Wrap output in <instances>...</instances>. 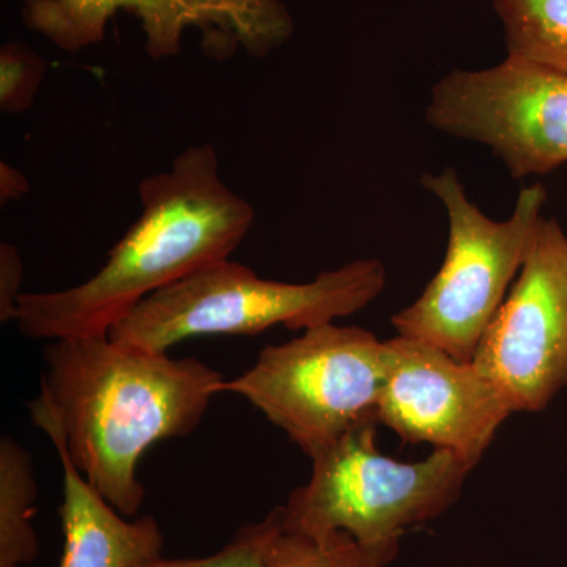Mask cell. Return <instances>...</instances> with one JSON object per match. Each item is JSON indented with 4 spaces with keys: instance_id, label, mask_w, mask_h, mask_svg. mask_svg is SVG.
<instances>
[{
    "instance_id": "cell-1",
    "label": "cell",
    "mask_w": 567,
    "mask_h": 567,
    "mask_svg": "<svg viewBox=\"0 0 567 567\" xmlns=\"http://www.w3.org/2000/svg\"><path fill=\"white\" fill-rule=\"evenodd\" d=\"M31 420L126 517L145 498L137 466L148 447L193 434L223 375L196 358L145 352L110 336L50 341Z\"/></svg>"
},
{
    "instance_id": "cell-2",
    "label": "cell",
    "mask_w": 567,
    "mask_h": 567,
    "mask_svg": "<svg viewBox=\"0 0 567 567\" xmlns=\"http://www.w3.org/2000/svg\"><path fill=\"white\" fill-rule=\"evenodd\" d=\"M141 215L87 281L24 292L18 328L32 341L102 336L151 295L219 260L251 230L252 205L227 186L210 144L175 156L140 185Z\"/></svg>"
},
{
    "instance_id": "cell-3",
    "label": "cell",
    "mask_w": 567,
    "mask_h": 567,
    "mask_svg": "<svg viewBox=\"0 0 567 567\" xmlns=\"http://www.w3.org/2000/svg\"><path fill=\"white\" fill-rule=\"evenodd\" d=\"M386 281L379 259L353 260L298 284L264 279L244 264L219 260L145 298L107 336L167 353L194 336L259 334L276 324L305 331L361 311Z\"/></svg>"
},
{
    "instance_id": "cell-4",
    "label": "cell",
    "mask_w": 567,
    "mask_h": 567,
    "mask_svg": "<svg viewBox=\"0 0 567 567\" xmlns=\"http://www.w3.org/2000/svg\"><path fill=\"white\" fill-rule=\"evenodd\" d=\"M379 425H360L311 458L308 483L281 506L284 533H346L388 566L406 529L442 517L461 498L473 466L443 450L420 462L388 457L377 446Z\"/></svg>"
},
{
    "instance_id": "cell-5",
    "label": "cell",
    "mask_w": 567,
    "mask_h": 567,
    "mask_svg": "<svg viewBox=\"0 0 567 567\" xmlns=\"http://www.w3.org/2000/svg\"><path fill=\"white\" fill-rule=\"evenodd\" d=\"M421 186L445 208V259L423 293L391 317L395 333L472 363L527 257L547 192L522 188L509 218L495 221L472 203L454 167L423 174Z\"/></svg>"
},
{
    "instance_id": "cell-6",
    "label": "cell",
    "mask_w": 567,
    "mask_h": 567,
    "mask_svg": "<svg viewBox=\"0 0 567 567\" xmlns=\"http://www.w3.org/2000/svg\"><path fill=\"white\" fill-rule=\"evenodd\" d=\"M386 341L334 322L260 350L256 363L224 382L312 458L353 429L379 424Z\"/></svg>"
},
{
    "instance_id": "cell-7",
    "label": "cell",
    "mask_w": 567,
    "mask_h": 567,
    "mask_svg": "<svg viewBox=\"0 0 567 567\" xmlns=\"http://www.w3.org/2000/svg\"><path fill=\"white\" fill-rule=\"evenodd\" d=\"M425 121L486 145L516 181L567 164V73L507 54L483 70H453L432 85Z\"/></svg>"
},
{
    "instance_id": "cell-8",
    "label": "cell",
    "mask_w": 567,
    "mask_h": 567,
    "mask_svg": "<svg viewBox=\"0 0 567 567\" xmlns=\"http://www.w3.org/2000/svg\"><path fill=\"white\" fill-rule=\"evenodd\" d=\"M117 11L137 18L155 61L181 54L189 29L203 33L204 51L219 61L238 50L267 58L295 31L284 0H22L21 17L59 50L80 52L102 43Z\"/></svg>"
},
{
    "instance_id": "cell-9",
    "label": "cell",
    "mask_w": 567,
    "mask_h": 567,
    "mask_svg": "<svg viewBox=\"0 0 567 567\" xmlns=\"http://www.w3.org/2000/svg\"><path fill=\"white\" fill-rule=\"evenodd\" d=\"M514 413L546 410L567 386V235L540 216L520 274L472 361Z\"/></svg>"
},
{
    "instance_id": "cell-10",
    "label": "cell",
    "mask_w": 567,
    "mask_h": 567,
    "mask_svg": "<svg viewBox=\"0 0 567 567\" xmlns=\"http://www.w3.org/2000/svg\"><path fill=\"white\" fill-rule=\"evenodd\" d=\"M386 347L379 424L404 443L450 451L475 468L514 413L498 388L475 364L427 342L398 334Z\"/></svg>"
},
{
    "instance_id": "cell-11",
    "label": "cell",
    "mask_w": 567,
    "mask_h": 567,
    "mask_svg": "<svg viewBox=\"0 0 567 567\" xmlns=\"http://www.w3.org/2000/svg\"><path fill=\"white\" fill-rule=\"evenodd\" d=\"M63 473V554L59 567H136L162 557L164 535L153 516L126 517L81 475L51 440Z\"/></svg>"
},
{
    "instance_id": "cell-12",
    "label": "cell",
    "mask_w": 567,
    "mask_h": 567,
    "mask_svg": "<svg viewBox=\"0 0 567 567\" xmlns=\"http://www.w3.org/2000/svg\"><path fill=\"white\" fill-rule=\"evenodd\" d=\"M39 495L31 453L13 436L0 440V567H24L39 557L33 527Z\"/></svg>"
},
{
    "instance_id": "cell-13",
    "label": "cell",
    "mask_w": 567,
    "mask_h": 567,
    "mask_svg": "<svg viewBox=\"0 0 567 567\" xmlns=\"http://www.w3.org/2000/svg\"><path fill=\"white\" fill-rule=\"evenodd\" d=\"M507 54L567 73V0H494Z\"/></svg>"
},
{
    "instance_id": "cell-14",
    "label": "cell",
    "mask_w": 567,
    "mask_h": 567,
    "mask_svg": "<svg viewBox=\"0 0 567 567\" xmlns=\"http://www.w3.org/2000/svg\"><path fill=\"white\" fill-rule=\"evenodd\" d=\"M268 566L386 567L346 533H334L324 539H311L284 532L276 537Z\"/></svg>"
},
{
    "instance_id": "cell-15",
    "label": "cell",
    "mask_w": 567,
    "mask_h": 567,
    "mask_svg": "<svg viewBox=\"0 0 567 567\" xmlns=\"http://www.w3.org/2000/svg\"><path fill=\"white\" fill-rule=\"evenodd\" d=\"M282 533L281 506L260 522L238 529L233 539L215 554L199 558H153L136 567H270L271 547Z\"/></svg>"
},
{
    "instance_id": "cell-16",
    "label": "cell",
    "mask_w": 567,
    "mask_h": 567,
    "mask_svg": "<svg viewBox=\"0 0 567 567\" xmlns=\"http://www.w3.org/2000/svg\"><path fill=\"white\" fill-rule=\"evenodd\" d=\"M48 63L22 41L0 48V111L18 115L31 110L47 78Z\"/></svg>"
},
{
    "instance_id": "cell-17",
    "label": "cell",
    "mask_w": 567,
    "mask_h": 567,
    "mask_svg": "<svg viewBox=\"0 0 567 567\" xmlns=\"http://www.w3.org/2000/svg\"><path fill=\"white\" fill-rule=\"evenodd\" d=\"M22 284V260L13 245H0V322L17 320Z\"/></svg>"
},
{
    "instance_id": "cell-18",
    "label": "cell",
    "mask_w": 567,
    "mask_h": 567,
    "mask_svg": "<svg viewBox=\"0 0 567 567\" xmlns=\"http://www.w3.org/2000/svg\"><path fill=\"white\" fill-rule=\"evenodd\" d=\"M29 189H31V185L20 171L14 169L10 164H0V199L3 204L21 199L29 193Z\"/></svg>"
}]
</instances>
